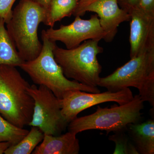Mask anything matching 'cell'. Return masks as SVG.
Wrapping results in <instances>:
<instances>
[{
  "mask_svg": "<svg viewBox=\"0 0 154 154\" xmlns=\"http://www.w3.org/2000/svg\"><path fill=\"white\" fill-rule=\"evenodd\" d=\"M41 38L42 48L39 55L33 60L24 62L19 66L29 76L34 84L45 86L59 99L62 98L66 92L70 90L93 93L101 92L97 87H90L70 81L65 76L54 55L56 42L47 38L44 30L42 31Z\"/></svg>",
  "mask_w": 154,
  "mask_h": 154,
  "instance_id": "cell-3",
  "label": "cell"
},
{
  "mask_svg": "<svg viewBox=\"0 0 154 154\" xmlns=\"http://www.w3.org/2000/svg\"><path fill=\"white\" fill-rule=\"evenodd\" d=\"M17 0H0V18H2L5 24L10 21L12 17V7Z\"/></svg>",
  "mask_w": 154,
  "mask_h": 154,
  "instance_id": "cell-19",
  "label": "cell"
},
{
  "mask_svg": "<svg viewBox=\"0 0 154 154\" xmlns=\"http://www.w3.org/2000/svg\"><path fill=\"white\" fill-rule=\"evenodd\" d=\"M94 12L99 17L100 26L105 32L104 40L107 42L113 41L122 23L129 22L130 14L121 8L118 0H95L86 7L84 11Z\"/></svg>",
  "mask_w": 154,
  "mask_h": 154,
  "instance_id": "cell-11",
  "label": "cell"
},
{
  "mask_svg": "<svg viewBox=\"0 0 154 154\" xmlns=\"http://www.w3.org/2000/svg\"><path fill=\"white\" fill-rule=\"evenodd\" d=\"M143 104L139 95H136L124 105H116L110 108L98 106L95 113L77 117L71 121L68 129L76 134L89 130L105 131L107 134L125 130L128 124L141 122Z\"/></svg>",
  "mask_w": 154,
  "mask_h": 154,
  "instance_id": "cell-5",
  "label": "cell"
},
{
  "mask_svg": "<svg viewBox=\"0 0 154 154\" xmlns=\"http://www.w3.org/2000/svg\"><path fill=\"white\" fill-rule=\"evenodd\" d=\"M76 135L69 131L58 135L45 134L41 143L32 154H78L80 147Z\"/></svg>",
  "mask_w": 154,
  "mask_h": 154,
  "instance_id": "cell-12",
  "label": "cell"
},
{
  "mask_svg": "<svg viewBox=\"0 0 154 154\" xmlns=\"http://www.w3.org/2000/svg\"><path fill=\"white\" fill-rule=\"evenodd\" d=\"M28 130L14 125L0 114V142H8L11 146L19 143L29 132Z\"/></svg>",
  "mask_w": 154,
  "mask_h": 154,
  "instance_id": "cell-17",
  "label": "cell"
},
{
  "mask_svg": "<svg viewBox=\"0 0 154 154\" xmlns=\"http://www.w3.org/2000/svg\"><path fill=\"white\" fill-rule=\"evenodd\" d=\"M140 0H118L120 8L129 13L137 7Z\"/></svg>",
  "mask_w": 154,
  "mask_h": 154,
  "instance_id": "cell-21",
  "label": "cell"
},
{
  "mask_svg": "<svg viewBox=\"0 0 154 154\" xmlns=\"http://www.w3.org/2000/svg\"><path fill=\"white\" fill-rule=\"evenodd\" d=\"M154 81V49L131 58L111 74L100 78L98 86L116 92L134 87L140 91L144 84Z\"/></svg>",
  "mask_w": 154,
  "mask_h": 154,
  "instance_id": "cell-6",
  "label": "cell"
},
{
  "mask_svg": "<svg viewBox=\"0 0 154 154\" xmlns=\"http://www.w3.org/2000/svg\"><path fill=\"white\" fill-rule=\"evenodd\" d=\"M133 98L132 91L129 88L116 92L107 91L102 93L70 90L66 92L60 99L61 112L69 124L83 110L95 105L107 102H116L122 105L130 102Z\"/></svg>",
  "mask_w": 154,
  "mask_h": 154,
  "instance_id": "cell-8",
  "label": "cell"
},
{
  "mask_svg": "<svg viewBox=\"0 0 154 154\" xmlns=\"http://www.w3.org/2000/svg\"><path fill=\"white\" fill-rule=\"evenodd\" d=\"M34 100L30 126L38 128L44 134L58 135L67 127L61 112L60 99L45 86L30 85L27 89Z\"/></svg>",
  "mask_w": 154,
  "mask_h": 154,
  "instance_id": "cell-7",
  "label": "cell"
},
{
  "mask_svg": "<svg viewBox=\"0 0 154 154\" xmlns=\"http://www.w3.org/2000/svg\"><path fill=\"white\" fill-rule=\"evenodd\" d=\"M108 139L116 144L113 154H138V153L128 135L126 130L114 133Z\"/></svg>",
  "mask_w": 154,
  "mask_h": 154,
  "instance_id": "cell-18",
  "label": "cell"
},
{
  "mask_svg": "<svg viewBox=\"0 0 154 154\" xmlns=\"http://www.w3.org/2000/svg\"><path fill=\"white\" fill-rule=\"evenodd\" d=\"M5 21L0 18V65H9L16 67L24 62L9 36Z\"/></svg>",
  "mask_w": 154,
  "mask_h": 154,
  "instance_id": "cell-14",
  "label": "cell"
},
{
  "mask_svg": "<svg viewBox=\"0 0 154 154\" xmlns=\"http://www.w3.org/2000/svg\"><path fill=\"white\" fill-rule=\"evenodd\" d=\"M99 40L89 39L72 49L59 47L56 44L53 54L57 63L66 78L91 87L98 86L102 71L97 55L103 52Z\"/></svg>",
  "mask_w": 154,
  "mask_h": 154,
  "instance_id": "cell-4",
  "label": "cell"
},
{
  "mask_svg": "<svg viewBox=\"0 0 154 154\" xmlns=\"http://www.w3.org/2000/svg\"><path fill=\"white\" fill-rule=\"evenodd\" d=\"M44 133L38 128L31 126L27 135L15 145L11 146L6 150L5 154H30L43 140Z\"/></svg>",
  "mask_w": 154,
  "mask_h": 154,
  "instance_id": "cell-16",
  "label": "cell"
},
{
  "mask_svg": "<svg viewBox=\"0 0 154 154\" xmlns=\"http://www.w3.org/2000/svg\"><path fill=\"white\" fill-rule=\"evenodd\" d=\"M16 67L0 65V114L12 124L24 128L32 120L34 100L27 90L30 84Z\"/></svg>",
  "mask_w": 154,
  "mask_h": 154,
  "instance_id": "cell-2",
  "label": "cell"
},
{
  "mask_svg": "<svg viewBox=\"0 0 154 154\" xmlns=\"http://www.w3.org/2000/svg\"><path fill=\"white\" fill-rule=\"evenodd\" d=\"M94 1L95 0H79L77 3L72 15L75 17L78 16L81 17L84 16V11L86 7Z\"/></svg>",
  "mask_w": 154,
  "mask_h": 154,
  "instance_id": "cell-22",
  "label": "cell"
},
{
  "mask_svg": "<svg viewBox=\"0 0 154 154\" xmlns=\"http://www.w3.org/2000/svg\"><path fill=\"white\" fill-rule=\"evenodd\" d=\"M130 58L154 49V16L134 8L129 13Z\"/></svg>",
  "mask_w": 154,
  "mask_h": 154,
  "instance_id": "cell-10",
  "label": "cell"
},
{
  "mask_svg": "<svg viewBox=\"0 0 154 154\" xmlns=\"http://www.w3.org/2000/svg\"><path fill=\"white\" fill-rule=\"evenodd\" d=\"M31 1L37 3L44 8L47 9L49 5L51 0H31Z\"/></svg>",
  "mask_w": 154,
  "mask_h": 154,
  "instance_id": "cell-23",
  "label": "cell"
},
{
  "mask_svg": "<svg viewBox=\"0 0 154 154\" xmlns=\"http://www.w3.org/2000/svg\"><path fill=\"white\" fill-rule=\"evenodd\" d=\"M135 8L146 14L154 16V0H140Z\"/></svg>",
  "mask_w": 154,
  "mask_h": 154,
  "instance_id": "cell-20",
  "label": "cell"
},
{
  "mask_svg": "<svg viewBox=\"0 0 154 154\" xmlns=\"http://www.w3.org/2000/svg\"><path fill=\"white\" fill-rule=\"evenodd\" d=\"M11 146V144L8 142H0V154L4 153L6 150Z\"/></svg>",
  "mask_w": 154,
  "mask_h": 154,
  "instance_id": "cell-24",
  "label": "cell"
},
{
  "mask_svg": "<svg viewBox=\"0 0 154 154\" xmlns=\"http://www.w3.org/2000/svg\"><path fill=\"white\" fill-rule=\"evenodd\" d=\"M46 9L31 0H20L6 24L9 36L24 61L35 59L42 50L38 36L39 24L44 22Z\"/></svg>",
  "mask_w": 154,
  "mask_h": 154,
  "instance_id": "cell-1",
  "label": "cell"
},
{
  "mask_svg": "<svg viewBox=\"0 0 154 154\" xmlns=\"http://www.w3.org/2000/svg\"><path fill=\"white\" fill-rule=\"evenodd\" d=\"M78 2L77 0H51L43 23L53 28L57 22L72 15Z\"/></svg>",
  "mask_w": 154,
  "mask_h": 154,
  "instance_id": "cell-15",
  "label": "cell"
},
{
  "mask_svg": "<svg viewBox=\"0 0 154 154\" xmlns=\"http://www.w3.org/2000/svg\"><path fill=\"white\" fill-rule=\"evenodd\" d=\"M44 32L49 40L60 42L68 49L75 48L89 39L100 41L105 36L97 15H93L88 20L78 16L69 25H61L57 29L50 28L44 30Z\"/></svg>",
  "mask_w": 154,
  "mask_h": 154,
  "instance_id": "cell-9",
  "label": "cell"
},
{
  "mask_svg": "<svg viewBox=\"0 0 154 154\" xmlns=\"http://www.w3.org/2000/svg\"><path fill=\"white\" fill-rule=\"evenodd\" d=\"M77 1H78V2H79V0H77Z\"/></svg>",
  "mask_w": 154,
  "mask_h": 154,
  "instance_id": "cell-25",
  "label": "cell"
},
{
  "mask_svg": "<svg viewBox=\"0 0 154 154\" xmlns=\"http://www.w3.org/2000/svg\"><path fill=\"white\" fill-rule=\"evenodd\" d=\"M127 133L139 154H154V120L130 123Z\"/></svg>",
  "mask_w": 154,
  "mask_h": 154,
  "instance_id": "cell-13",
  "label": "cell"
}]
</instances>
